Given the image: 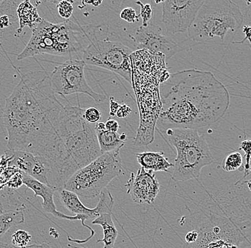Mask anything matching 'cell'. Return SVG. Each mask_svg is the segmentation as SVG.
I'll list each match as a JSON object with an SVG mask.
<instances>
[{"mask_svg":"<svg viewBox=\"0 0 251 248\" xmlns=\"http://www.w3.org/2000/svg\"><path fill=\"white\" fill-rule=\"evenodd\" d=\"M64 106L51 88L48 72L22 75L3 112L8 150L42 156L54 138Z\"/></svg>","mask_w":251,"mask_h":248,"instance_id":"6da1fadb","label":"cell"},{"mask_svg":"<svg viewBox=\"0 0 251 248\" xmlns=\"http://www.w3.org/2000/svg\"><path fill=\"white\" fill-rule=\"evenodd\" d=\"M160 130H198L224 118L230 104L228 90L211 72L197 69L170 74L161 83Z\"/></svg>","mask_w":251,"mask_h":248,"instance_id":"7a4b0ae2","label":"cell"},{"mask_svg":"<svg viewBox=\"0 0 251 248\" xmlns=\"http://www.w3.org/2000/svg\"><path fill=\"white\" fill-rule=\"evenodd\" d=\"M84 110L70 103L64 105L54 138L41 156L48 168V185L56 191L76 171L102 155L95 126L86 122Z\"/></svg>","mask_w":251,"mask_h":248,"instance_id":"3957f363","label":"cell"},{"mask_svg":"<svg viewBox=\"0 0 251 248\" xmlns=\"http://www.w3.org/2000/svg\"><path fill=\"white\" fill-rule=\"evenodd\" d=\"M94 26H77L66 20L63 23H50L42 19L33 29L32 35L17 60L49 54L56 56L76 55L81 59L83 52L96 34Z\"/></svg>","mask_w":251,"mask_h":248,"instance_id":"277c9868","label":"cell"},{"mask_svg":"<svg viewBox=\"0 0 251 248\" xmlns=\"http://www.w3.org/2000/svg\"><path fill=\"white\" fill-rule=\"evenodd\" d=\"M165 133L176 150L172 172L176 183L197 179L202 169L214 162L206 139L198 130L168 129Z\"/></svg>","mask_w":251,"mask_h":248,"instance_id":"5b68a950","label":"cell"},{"mask_svg":"<svg viewBox=\"0 0 251 248\" xmlns=\"http://www.w3.org/2000/svg\"><path fill=\"white\" fill-rule=\"evenodd\" d=\"M244 16L239 6L230 0H205L188 29V38L203 43L218 37L222 42L228 32L242 26Z\"/></svg>","mask_w":251,"mask_h":248,"instance_id":"8992f818","label":"cell"},{"mask_svg":"<svg viewBox=\"0 0 251 248\" xmlns=\"http://www.w3.org/2000/svg\"><path fill=\"white\" fill-rule=\"evenodd\" d=\"M122 149L102 154L76 171L63 188L84 198L99 197L107 185L123 172L120 158Z\"/></svg>","mask_w":251,"mask_h":248,"instance_id":"52a82bcc","label":"cell"},{"mask_svg":"<svg viewBox=\"0 0 251 248\" xmlns=\"http://www.w3.org/2000/svg\"><path fill=\"white\" fill-rule=\"evenodd\" d=\"M193 221L197 239L192 243H184L183 248H226L231 244L239 245L244 239L230 218L211 210L201 209Z\"/></svg>","mask_w":251,"mask_h":248,"instance_id":"ba28073f","label":"cell"},{"mask_svg":"<svg viewBox=\"0 0 251 248\" xmlns=\"http://www.w3.org/2000/svg\"><path fill=\"white\" fill-rule=\"evenodd\" d=\"M133 50L122 42L100 40L97 34L91 39L81 55L86 64L101 67L117 74L129 83H132Z\"/></svg>","mask_w":251,"mask_h":248,"instance_id":"9c48e42d","label":"cell"},{"mask_svg":"<svg viewBox=\"0 0 251 248\" xmlns=\"http://www.w3.org/2000/svg\"><path fill=\"white\" fill-rule=\"evenodd\" d=\"M85 67V62L81 59H70L56 64L50 75L55 95L65 97L72 94H84L97 103H103L106 96L96 92L88 84L84 73Z\"/></svg>","mask_w":251,"mask_h":248,"instance_id":"30bf717a","label":"cell"},{"mask_svg":"<svg viewBox=\"0 0 251 248\" xmlns=\"http://www.w3.org/2000/svg\"><path fill=\"white\" fill-rule=\"evenodd\" d=\"M205 0L162 1V21L172 34L188 32Z\"/></svg>","mask_w":251,"mask_h":248,"instance_id":"8fae6325","label":"cell"},{"mask_svg":"<svg viewBox=\"0 0 251 248\" xmlns=\"http://www.w3.org/2000/svg\"><path fill=\"white\" fill-rule=\"evenodd\" d=\"M131 37L138 50L162 55L166 59H171L181 50L178 44L165 35L161 27L154 22L149 23L147 27H139Z\"/></svg>","mask_w":251,"mask_h":248,"instance_id":"7c38bea8","label":"cell"},{"mask_svg":"<svg viewBox=\"0 0 251 248\" xmlns=\"http://www.w3.org/2000/svg\"><path fill=\"white\" fill-rule=\"evenodd\" d=\"M23 185H26V188L30 189L34 193V197H42V207L45 212L50 214L52 215L56 218L60 219L67 220L70 221H81V224L86 228L90 230L91 234L89 237L85 240H75L71 238L70 236H67V240L72 243H76V244L81 245L87 243L95 235V231L90 226L85 224V221L87 220L88 218L85 216H70L64 214L61 212L56 210V206L54 203V196L55 193L57 192L56 190L49 185L44 184L38 180H35L30 176L23 172Z\"/></svg>","mask_w":251,"mask_h":248,"instance_id":"4fadbf2b","label":"cell"},{"mask_svg":"<svg viewBox=\"0 0 251 248\" xmlns=\"http://www.w3.org/2000/svg\"><path fill=\"white\" fill-rule=\"evenodd\" d=\"M59 202L68 211L76 216H85L88 219L95 220L105 213H112L114 206V199L111 192L105 188L99 196V202L96 208L86 207L75 193L62 189L57 191Z\"/></svg>","mask_w":251,"mask_h":248,"instance_id":"5bb4252c","label":"cell"},{"mask_svg":"<svg viewBox=\"0 0 251 248\" xmlns=\"http://www.w3.org/2000/svg\"><path fill=\"white\" fill-rule=\"evenodd\" d=\"M126 193L133 202L143 205H151L156 200L160 192V183L154 172L142 167L137 172H131L129 179L125 185Z\"/></svg>","mask_w":251,"mask_h":248,"instance_id":"9a60e30c","label":"cell"},{"mask_svg":"<svg viewBox=\"0 0 251 248\" xmlns=\"http://www.w3.org/2000/svg\"><path fill=\"white\" fill-rule=\"evenodd\" d=\"M9 152L11 160L8 166L15 167L23 173L48 185V168L43 158L28 152Z\"/></svg>","mask_w":251,"mask_h":248,"instance_id":"2e32d148","label":"cell"},{"mask_svg":"<svg viewBox=\"0 0 251 248\" xmlns=\"http://www.w3.org/2000/svg\"><path fill=\"white\" fill-rule=\"evenodd\" d=\"M136 160L141 167L153 172H164L171 173L169 169L174 164L169 161L163 152H144L136 155Z\"/></svg>","mask_w":251,"mask_h":248,"instance_id":"e0dca14e","label":"cell"},{"mask_svg":"<svg viewBox=\"0 0 251 248\" xmlns=\"http://www.w3.org/2000/svg\"><path fill=\"white\" fill-rule=\"evenodd\" d=\"M112 213H105L99 218L92 220V224H97L102 227L103 230V239L97 240V243H103V248H114L116 240L117 239L119 232L114 221H113ZM68 247L72 248H87L86 247H77V246L68 245Z\"/></svg>","mask_w":251,"mask_h":248,"instance_id":"ac0fdd59","label":"cell"},{"mask_svg":"<svg viewBox=\"0 0 251 248\" xmlns=\"http://www.w3.org/2000/svg\"><path fill=\"white\" fill-rule=\"evenodd\" d=\"M97 141L102 154L112 152L125 146L128 137L125 133H111L106 130H95Z\"/></svg>","mask_w":251,"mask_h":248,"instance_id":"d6986e66","label":"cell"},{"mask_svg":"<svg viewBox=\"0 0 251 248\" xmlns=\"http://www.w3.org/2000/svg\"><path fill=\"white\" fill-rule=\"evenodd\" d=\"M17 13L20 22L19 33L23 32L25 27L34 29L35 25L39 24L42 20V18L39 17L37 8L29 1H22L17 7Z\"/></svg>","mask_w":251,"mask_h":248,"instance_id":"ffe728a7","label":"cell"},{"mask_svg":"<svg viewBox=\"0 0 251 248\" xmlns=\"http://www.w3.org/2000/svg\"><path fill=\"white\" fill-rule=\"evenodd\" d=\"M25 206L9 210L0 214V238L11 228L25 222Z\"/></svg>","mask_w":251,"mask_h":248,"instance_id":"44dd1931","label":"cell"},{"mask_svg":"<svg viewBox=\"0 0 251 248\" xmlns=\"http://www.w3.org/2000/svg\"><path fill=\"white\" fill-rule=\"evenodd\" d=\"M243 158L239 152H233L228 154L222 163V168L226 172H234L239 170L243 172Z\"/></svg>","mask_w":251,"mask_h":248,"instance_id":"7402d4cb","label":"cell"},{"mask_svg":"<svg viewBox=\"0 0 251 248\" xmlns=\"http://www.w3.org/2000/svg\"><path fill=\"white\" fill-rule=\"evenodd\" d=\"M31 236L30 233L25 230H18L12 235V245L17 248H25L30 243Z\"/></svg>","mask_w":251,"mask_h":248,"instance_id":"603a6c76","label":"cell"},{"mask_svg":"<svg viewBox=\"0 0 251 248\" xmlns=\"http://www.w3.org/2000/svg\"><path fill=\"white\" fill-rule=\"evenodd\" d=\"M239 150H243L245 152V158H246V164L244 166V175L243 179L251 174V139H246L241 142V147Z\"/></svg>","mask_w":251,"mask_h":248,"instance_id":"cb8c5ba5","label":"cell"},{"mask_svg":"<svg viewBox=\"0 0 251 248\" xmlns=\"http://www.w3.org/2000/svg\"><path fill=\"white\" fill-rule=\"evenodd\" d=\"M56 7H57L59 16L62 17L64 20H70V17L73 15L74 7L72 1L63 0V1H59Z\"/></svg>","mask_w":251,"mask_h":248,"instance_id":"d4e9b609","label":"cell"},{"mask_svg":"<svg viewBox=\"0 0 251 248\" xmlns=\"http://www.w3.org/2000/svg\"><path fill=\"white\" fill-rule=\"evenodd\" d=\"M136 4L140 6L141 12L139 16L142 19V25H141V26H148L149 23H151V20L152 15H153V10H152L151 6L149 4H143L140 1H136Z\"/></svg>","mask_w":251,"mask_h":248,"instance_id":"484cf974","label":"cell"},{"mask_svg":"<svg viewBox=\"0 0 251 248\" xmlns=\"http://www.w3.org/2000/svg\"><path fill=\"white\" fill-rule=\"evenodd\" d=\"M101 112L94 107L88 108L84 110V117L86 122L90 124L97 123L101 119Z\"/></svg>","mask_w":251,"mask_h":248,"instance_id":"4316f807","label":"cell"},{"mask_svg":"<svg viewBox=\"0 0 251 248\" xmlns=\"http://www.w3.org/2000/svg\"><path fill=\"white\" fill-rule=\"evenodd\" d=\"M120 17L128 23H136L139 21V15L131 7H126L121 12Z\"/></svg>","mask_w":251,"mask_h":248,"instance_id":"83f0119b","label":"cell"},{"mask_svg":"<svg viewBox=\"0 0 251 248\" xmlns=\"http://www.w3.org/2000/svg\"><path fill=\"white\" fill-rule=\"evenodd\" d=\"M131 112H132V110L131 109V108L128 105L124 103V104L120 105L116 115L119 118H126L131 114Z\"/></svg>","mask_w":251,"mask_h":248,"instance_id":"f1b7e54d","label":"cell"},{"mask_svg":"<svg viewBox=\"0 0 251 248\" xmlns=\"http://www.w3.org/2000/svg\"><path fill=\"white\" fill-rule=\"evenodd\" d=\"M105 128L107 131L111 132V133H117L118 130L120 128V125L117 120L109 118L105 123Z\"/></svg>","mask_w":251,"mask_h":248,"instance_id":"f546056e","label":"cell"},{"mask_svg":"<svg viewBox=\"0 0 251 248\" xmlns=\"http://www.w3.org/2000/svg\"><path fill=\"white\" fill-rule=\"evenodd\" d=\"M0 248H51L49 245L46 243H42V244L31 245V246H26L25 248H17L14 246L13 245H9L7 243H0Z\"/></svg>","mask_w":251,"mask_h":248,"instance_id":"4dcf8cb0","label":"cell"},{"mask_svg":"<svg viewBox=\"0 0 251 248\" xmlns=\"http://www.w3.org/2000/svg\"><path fill=\"white\" fill-rule=\"evenodd\" d=\"M243 32L244 33L245 37L241 41H236V42H232V44H243V42H245V41L246 40H249V39H251V27L249 26V25H245L243 27Z\"/></svg>","mask_w":251,"mask_h":248,"instance_id":"1f68e13d","label":"cell"},{"mask_svg":"<svg viewBox=\"0 0 251 248\" xmlns=\"http://www.w3.org/2000/svg\"><path fill=\"white\" fill-rule=\"evenodd\" d=\"M120 105L118 102L114 100V97H110V112L109 114L111 116H116L118 110H119Z\"/></svg>","mask_w":251,"mask_h":248,"instance_id":"d6a6232c","label":"cell"},{"mask_svg":"<svg viewBox=\"0 0 251 248\" xmlns=\"http://www.w3.org/2000/svg\"><path fill=\"white\" fill-rule=\"evenodd\" d=\"M10 25V20L7 15L0 17V29H5Z\"/></svg>","mask_w":251,"mask_h":248,"instance_id":"836d02e7","label":"cell"},{"mask_svg":"<svg viewBox=\"0 0 251 248\" xmlns=\"http://www.w3.org/2000/svg\"><path fill=\"white\" fill-rule=\"evenodd\" d=\"M102 3L101 1H93V2H92V1H86V4H93L94 6H95V7H98V6H100V4H101Z\"/></svg>","mask_w":251,"mask_h":248,"instance_id":"e575fe53","label":"cell"},{"mask_svg":"<svg viewBox=\"0 0 251 248\" xmlns=\"http://www.w3.org/2000/svg\"><path fill=\"white\" fill-rule=\"evenodd\" d=\"M4 208H3V205L2 203H1V201H0V214H1V213H4Z\"/></svg>","mask_w":251,"mask_h":248,"instance_id":"d590c367","label":"cell"},{"mask_svg":"<svg viewBox=\"0 0 251 248\" xmlns=\"http://www.w3.org/2000/svg\"><path fill=\"white\" fill-rule=\"evenodd\" d=\"M247 183L248 187H249V190L251 191V180H249V181H246Z\"/></svg>","mask_w":251,"mask_h":248,"instance_id":"8d00e7d4","label":"cell"},{"mask_svg":"<svg viewBox=\"0 0 251 248\" xmlns=\"http://www.w3.org/2000/svg\"><path fill=\"white\" fill-rule=\"evenodd\" d=\"M249 43H250V45H249V46H250V48H251V39H249Z\"/></svg>","mask_w":251,"mask_h":248,"instance_id":"74e56055","label":"cell"},{"mask_svg":"<svg viewBox=\"0 0 251 248\" xmlns=\"http://www.w3.org/2000/svg\"><path fill=\"white\" fill-rule=\"evenodd\" d=\"M0 158H1V157H0Z\"/></svg>","mask_w":251,"mask_h":248,"instance_id":"f35d334b","label":"cell"}]
</instances>
